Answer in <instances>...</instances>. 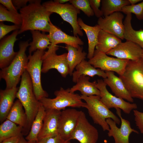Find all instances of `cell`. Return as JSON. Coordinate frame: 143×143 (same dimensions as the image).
<instances>
[{
    "mask_svg": "<svg viewBox=\"0 0 143 143\" xmlns=\"http://www.w3.org/2000/svg\"><path fill=\"white\" fill-rule=\"evenodd\" d=\"M19 30L14 31L10 35L4 37L0 42V68H3L8 66L17 54L14 47L19 34Z\"/></svg>",
    "mask_w": 143,
    "mask_h": 143,
    "instance_id": "cell-18",
    "label": "cell"
},
{
    "mask_svg": "<svg viewBox=\"0 0 143 143\" xmlns=\"http://www.w3.org/2000/svg\"><path fill=\"white\" fill-rule=\"evenodd\" d=\"M106 54L119 59L135 61L142 58L143 49L136 44L126 41L122 42Z\"/></svg>",
    "mask_w": 143,
    "mask_h": 143,
    "instance_id": "cell-16",
    "label": "cell"
},
{
    "mask_svg": "<svg viewBox=\"0 0 143 143\" xmlns=\"http://www.w3.org/2000/svg\"><path fill=\"white\" fill-rule=\"evenodd\" d=\"M136 125L140 132L143 134V112L136 110H133Z\"/></svg>",
    "mask_w": 143,
    "mask_h": 143,
    "instance_id": "cell-38",
    "label": "cell"
},
{
    "mask_svg": "<svg viewBox=\"0 0 143 143\" xmlns=\"http://www.w3.org/2000/svg\"><path fill=\"white\" fill-rule=\"evenodd\" d=\"M78 22L81 29L84 31L87 36L88 44L87 57L90 59L93 56L95 48L98 42L99 34L101 29L97 24L94 26H91L86 24L80 17L78 18Z\"/></svg>",
    "mask_w": 143,
    "mask_h": 143,
    "instance_id": "cell-23",
    "label": "cell"
},
{
    "mask_svg": "<svg viewBox=\"0 0 143 143\" xmlns=\"http://www.w3.org/2000/svg\"><path fill=\"white\" fill-rule=\"evenodd\" d=\"M32 41L29 43V55L37 50L44 51L51 44L48 34L37 30L30 31Z\"/></svg>",
    "mask_w": 143,
    "mask_h": 143,
    "instance_id": "cell-28",
    "label": "cell"
},
{
    "mask_svg": "<svg viewBox=\"0 0 143 143\" xmlns=\"http://www.w3.org/2000/svg\"><path fill=\"white\" fill-rule=\"evenodd\" d=\"M38 143H70V141L65 140L58 134L42 138Z\"/></svg>",
    "mask_w": 143,
    "mask_h": 143,
    "instance_id": "cell-36",
    "label": "cell"
},
{
    "mask_svg": "<svg viewBox=\"0 0 143 143\" xmlns=\"http://www.w3.org/2000/svg\"><path fill=\"white\" fill-rule=\"evenodd\" d=\"M124 15L121 12H115L104 17L99 18L97 24L101 29L123 40L124 30Z\"/></svg>",
    "mask_w": 143,
    "mask_h": 143,
    "instance_id": "cell-15",
    "label": "cell"
},
{
    "mask_svg": "<svg viewBox=\"0 0 143 143\" xmlns=\"http://www.w3.org/2000/svg\"><path fill=\"white\" fill-rule=\"evenodd\" d=\"M99 137L97 129L88 120L84 113L81 111L77 125L70 140H76L80 143H97Z\"/></svg>",
    "mask_w": 143,
    "mask_h": 143,
    "instance_id": "cell-11",
    "label": "cell"
},
{
    "mask_svg": "<svg viewBox=\"0 0 143 143\" xmlns=\"http://www.w3.org/2000/svg\"><path fill=\"white\" fill-rule=\"evenodd\" d=\"M22 134L6 139L0 143H18Z\"/></svg>",
    "mask_w": 143,
    "mask_h": 143,
    "instance_id": "cell-42",
    "label": "cell"
},
{
    "mask_svg": "<svg viewBox=\"0 0 143 143\" xmlns=\"http://www.w3.org/2000/svg\"><path fill=\"white\" fill-rule=\"evenodd\" d=\"M81 111L74 108L65 109L61 111L58 134L64 139L70 141L71 135L77 125Z\"/></svg>",
    "mask_w": 143,
    "mask_h": 143,
    "instance_id": "cell-14",
    "label": "cell"
},
{
    "mask_svg": "<svg viewBox=\"0 0 143 143\" xmlns=\"http://www.w3.org/2000/svg\"><path fill=\"white\" fill-rule=\"evenodd\" d=\"M50 29L48 34L51 44L48 50L52 49L60 43H64L78 48L84 42L78 36H72L66 33L50 21Z\"/></svg>",
    "mask_w": 143,
    "mask_h": 143,
    "instance_id": "cell-17",
    "label": "cell"
},
{
    "mask_svg": "<svg viewBox=\"0 0 143 143\" xmlns=\"http://www.w3.org/2000/svg\"><path fill=\"white\" fill-rule=\"evenodd\" d=\"M23 128L6 119L0 125V143L11 137L20 135Z\"/></svg>",
    "mask_w": 143,
    "mask_h": 143,
    "instance_id": "cell-31",
    "label": "cell"
},
{
    "mask_svg": "<svg viewBox=\"0 0 143 143\" xmlns=\"http://www.w3.org/2000/svg\"><path fill=\"white\" fill-rule=\"evenodd\" d=\"M122 42L121 39L116 36L101 29L96 48L106 53Z\"/></svg>",
    "mask_w": 143,
    "mask_h": 143,
    "instance_id": "cell-25",
    "label": "cell"
},
{
    "mask_svg": "<svg viewBox=\"0 0 143 143\" xmlns=\"http://www.w3.org/2000/svg\"><path fill=\"white\" fill-rule=\"evenodd\" d=\"M75 69L76 70L73 72L72 75L73 81L74 83H76L79 77L82 75L91 77L97 75L104 79L107 77L105 71L96 69L85 60L78 64Z\"/></svg>",
    "mask_w": 143,
    "mask_h": 143,
    "instance_id": "cell-24",
    "label": "cell"
},
{
    "mask_svg": "<svg viewBox=\"0 0 143 143\" xmlns=\"http://www.w3.org/2000/svg\"><path fill=\"white\" fill-rule=\"evenodd\" d=\"M61 111L55 109L46 110L42 128L38 137L42 138L58 134Z\"/></svg>",
    "mask_w": 143,
    "mask_h": 143,
    "instance_id": "cell-19",
    "label": "cell"
},
{
    "mask_svg": "<svg viewBox=\"0 0 143 143\" xmlns=\"http://www.w3.org/2000/svg\"><path fill=\"white\" fill-rule=\"evenodd\" d=\"M0 21H9L21 26L22 19L20 13L9 11L1 4L0 5Z\"/></svg>",
    "mask_w": 143,
    "mask_h": 143,
    "instance_id": "cell-33",
    "label": "cell"
},
{
    "mask_svg": "<svg viewBox=\"0 0 143 143\" xmlns=\"http://www.w3.org/2000/svg\"><path fill=\"white\" fill-rule=\"evenodd\" d=\"M20 26L16 25H7L2 22L0 23V39L1 40L7 34L12 31L20 29Z\"/></svg>",
    "mask_w": 143,
    "mask_h": 143,
    "instance_id": "cell-37",
    "label": "cell"
},
{
    "mask_svg": "<svg viewBox=\"0 0 143 143\" xmlns=\"http://www.w3.org/2000/svg\"><path fill=\"white\" fill-rule=\"evenodd\" d=\"M45 52L44 51L37 50L33 54L29 55L26 68L32 81L34 94L39 101L48 96V93L42 87L41 80L42 57Z\"/></svg>",
    "mask_w": 143,
    "mask_h": 143,
    "instance_id": "cell-7",
    "label": "cell"
},
{
    "mask_svg": "<svg viewBox=\"0 0 143 143\" xmlns=\"http://www.w3.org/2000/svg\"><path fill=\"white\" fill-rule=\"evenodd\" d=\"M55 97L53 99L45 97L39 101L45 110L55 109L59 111L65 109L66 108H84L85 102L82 101L81 95L70 91V88L65 89L61 87L55 91Z\"/></svg>",
    "mask_w": 143,
    "mask_h": 143,
    "instance_id": "cell-6",
    "label": "cell"
},
{
    "mask_svg": "<svg viewBox=\"0 0 143 143\" xmlns=\"http://www.w3.org/2000/svg\"><path fill=\"white\" fill-rule=\"evenodd\" d=\"M21 103L18 99L15 101L8 113L6 119L23 128L26 127L27 119Z\"/></svg>",
    "mask_w": 143,
    "mask_h": 143,
    "instance_id": "cell-29",
    "label": "cell"
},
{
    "mask_svg": "<svg viewBox=\"0 0 143 143\" xmlns=\"http://www.w3.org/2000/svg\"><path fill=\"white\" fill-rule=\"evenodd\" d=\"M58 49L57 46L45 52L42 57V72L46 73L51 69H55L57 70L62 77L66 78L69 74L66 60L67 53L57 55L56 51Z\"/></svg>",
    "mask_w": 143,
    "mask_h": 143,
    "instance_id": "cell-10",
    "label": "cell"
},
{
    "mask_svg": "<svg viewBox=\"0 0 143 143\" xmlns=\"http://www.w3.org/2000/svg\"><path fill=\"white\" fill-rule=\"evenodd\" d=\"M46 110L41 104L33 121L29 133L25 138L28 142L38 141V137L42 127Z\"/></svg>",
    "mask_w": 143,
    "mask_h": 143,
    "instance_id": "cell-30",
    "label": "cell"
},
{
    "mask_svg": "<svg viewBox=\"0 0 143 143\" xmlns=\"http://www.w3.org/2000/svg\"><path fill=\"white\" fill-rule=\"evenodd\" d=\"M116 113L120 118L121 122L120 127L118 128L116 123L110 118L107 119L106 122L109 126L108 133L109 137H113L115 143H129V137L132 132L138 133L137 130L132 128L129 122L123 118L121 115V109L116 108Z\"/></svg>",
    "mask_w": 143,
    "mask_h": 143,
    "instance_id": "cell-13",
    "label": "cell"
},
{
    "mask_svg": "<svg viewBox=\"0 0 143 143\" xmlns=\"http://www.w3.org/2000/svg\"><path fill=\"white\" fill-rule=\"evenodd\" d=\"M101 10L105 16L114 12H121L125 6L130 5L128 0H101Z\"/></svg>",
    "mask_w": 143,
    "mask_h": 143,
    "instance_id": "cell-32",
    "label": "cell"
},
{
    "mask_svg": "<svg viewBox=\"0 0 143 143\" xmlns=\"http://www.w3.org/2000/svg\"><path fill=\"white\" fill-rule=\"evenodd\" d=\"M90 77L84 75L81 76L77 80L76 84L70 88V91L74 93L79 91L81 95L89 96L93 95L100 96V92L97 87V82L90 81Z\"/></svg>",
    "mask_w": 143,
    "mask_h": 143,
    "instance_id": "cell-22",
    "label": "cell"
},
{
    "mask_svg": "<svg viewBox=\"0 0 143 143\" xmlns=\"http://www.w3.org/2000/svg\"><path fill=\"white\" fill-rule=\"evenodd\" d=\"M14 6L17 10L25 7L27 5V3H30L31 0H12Z\"/></svg>",
    "mask_w": 143,
    "mask_h": 143,
    "instance_id": "cell-41",
    "label": "cell"
},
{
    "mask_svg": "<svg viewBox=\"0 0 143 143\" xmlns=\"http://www.w3.org/2000/svg\"><path fill=\"white\" fill-rule=\"evenodd\" d=\"M69 2L75 8L82 11L88 17L94 15L89 0H70Z\"/></svg>",
    "mask_w": 143,
    "mask_h": 143,
    "instance_id": "cell-35",
    "label": "cell"
},
{
    "mask_svg": "<svg viewBox=\"0 0 143 143\" xmlns=\"http://www.w3.org/2000/svg\"><path fill=\"white\" fill-rule=\"evenodd\" d=\"M53 1L60 4H64L67 3L68 2H69L70 0H55Z\"/></svg>",
    "mask_w": 143,
    "mask_h": 143,
    "instance_id": "cell-43",
    "label": "cell"
},
{
    "mask_svg": "<svg viewBox=\"0 0 143 143\" xmlns=\"http://www.w3.org/2000/svg\"><path fill=\"white\" fill-rule=\"evenodd\" d=\"M132 14H127L123 22L124 30V38L138 45L143 49V30H135L131 23Z\"/></svg>",
    "mask_w": 143,
    "mask_h": 143,
    "instance_id": "cell-26",
    "label": "cell"
},
{
    "mask_svg": "<svg viewBox=\"0 0 143 143\" xmlns=\"http://www.w3.org/2000/svg\"><path fill=\"white\" fill-rule=\"evenodd\" d=\"M21 80L16 97L20 101L24 109L27 119L26 127L29 128L41 104L35 96L31 79L26 70L22 75Z\"/></svg>",
    "mask_w": 143,
    "mask_h": 143,
    "instance_id": "cell-3",
    "label": "cell"
},
{
    "mask_svg": "<svg viewBox=\"0 0 143 143\" xmlns=\"http://www.w3.org/2000/svg\"><path fill=\"white\" fill-rule=\"evenodd\" d=\"M96 85L100 92L101 101L109 109L119 108L124 113L129 114L132 110L137 109L136 104L126 102L110 93L107 89L106 84L102 79L97 80Z\"/></svg>",
    "mask_w": 143,
    "mask_h": 143,
    "instance_id": "cell-12",
    "label": "cell"
},
{
    "mask_svg": "<svg viewBox=\"0 0 143 143\" xmlns=\"http://www.w3.org/2000/svg\"><path fill=\"white\" fill-rule=\"evenodd\" d=\"M40 0H32L20 10L22 23L19 30L20 34L28 30L49 32L50 17L53 13L48 11L41 4Z\"/></svg>",
    "mask_w": 143,
    "mask_h": 143,
    "instance_id": "cell-1",
    "label": "cell"
},
{
    "mask_svg": "<svg viewBox=\"0 0 143 143\" xmlns=\"http://www.w3.org/2000/svg\"><path fill=\"white\" fill-rule=\"evenodd\" d=\"M18 143H28L27 141L25 139L23 136V135L21 136L20 139Z\"/></svg>",
    "mask_w": 143,
    "mask_h": 143,
    "instance_id": "cell-45",
    "label": "cell"
},
{
    "mask_svg": "<svg viewBox=\"0 0 143 143\" xmlns=\"http://www.w3.org/2000/svg\"><path fill=\"white\" fill-rule=\"evenodd\" d=\"M129 60L108 56L106 53L96 50L88 62L96 68L106 71L115 72L120 75L123 73Z\"/></svg>",
    "mask_w": 143,
    "mask_h": 143,
    "instance_id": "cell-9",
    "label": "cell"
},
{
    "mask_svg": "<svg viewBox=\"0 0 143 143\" xmlns=\"http://www.w3.org/2000/svg\"><path fill=\"white\" fill-rule=\"evenodd\" d=\"M82 99L85 101L84 108L88 110L90 116L94 123L100 126L104 131H108L109 126L106 120L110 118L119 125L120 120L101 101L100 96H87L81 95Z\"/></svg>",
    "mask_w": 143,
    "mask_h": 143,
    "instance_id": "cell-5",
    "label": "cell"
},
{
    "mask_svg": "<svg viewBox=\"0 0 143 143\" xmlns=\"http://www.w3.org/2000/svg\"><path fill=\"white\" fill-rule=\"evenodd\" d=\"M29 41L28 40L19 43V50L14 59L8 66L0 71V79L5 81L6 88L16 87L26 70L28 58L25 52L29 46Z\"/></svg>",
    "mask_w": 143,
    "mask_h": 143,
    "instance_id": "cell-2",
    "label": "cell"
},
{
    "mask_svg": "<svg viewBox=\"0 0 143 143\" xmlns=\"http://www.w3.org/2000/svg\"><path fill=\"white\" fill-rule=\"evenodd\" d=\"M42 4L48 11L59 14L64 20L69 23L73 28L74 36L83 35L78 22L77 15L80 13V10L71 4H60L53 1L45 2Z\"/></svg>",
    "mask_w": 143,
    "mask_h": 143,
    "instance_id": "cell-8",
    "label": "cell"
},
{
    "mask_svg": "<svg viewBox=\"0 0 143 143\" xmlns=\"http://www.w3.org/2000/svg\"><path fill=\"white\" fill-rule=\"evenodd\" d=\"M28 143H38V141H33L30 142H28Z\"/></svg>",
    "mask_w": 143,
    "mask_h": 143,
    "instance_id": "cell-46",
    "label": "cell"
},
{
    "mask_svg": "<svg viewBox=\"0 0 143 143\" xmlns=\"http://www.w3.org/2000/svg\"><path fill=\"white\" fill-rule=\"evenodd\" d=\"M19 88L13 87L0 91V121L2 123L7 116L14 103Z\"/></svg>",
    "mask_w": 143,
    "mask_h": 143,
    "instance_id": "cell-21",
    "label": "cell"
},
{
    "mask_svg": "<svg viewBox=\"0 0 143 143\" xmlns=\"http://www.w3.org/2000/svg\"><path fill=\"white\" fill-rule=\"evenodd\" d=\"M107 77L103 81L110 88L115 96L133 102V98L126 88L121 78L113 72L106 71Z\"/></svg>",
    "mask_w": 143,
    "mask_h": 143,
    "instance_id": "cell-20",
    "label": "cell"
},
{
    "mask_svg": "<svg viewBox=\"0 0 143 143\" xmlns=\"http://www.w3.org/2000/svg\"><path fill=\"white\" fill-rule=\"evenodd\" d=\"M133 98L143 100V60H129L122 75H119Z\"/></svg>",
    "mask_w": 143,
    "mask_h": 143,
    "instance_id": "cell-4",
    "label": "cell"
},
{
    "mask_svg": "<svg viewBox=\"0 0 143 143\" xmlns=\"http://www.w3.org/2000/svg\"><path fill=\"white\" fill-rule=\"evenodd\" d=\"M90 6L92 10L94 15L99 18L103 15L101 9L99 8L101 4V0H89Z\"/></svg>",
    "mask_w": 143,
    "mask_h": 143,
    "instance_id": "cell-39",
    "label": "cell"
},
{
    "mask_svg": "<svg viewBox=\"0 0 143 143\" xmlns=\"http://www.w3.org/2000/svg\"><path fill=\"white\" fill-rule=\"evenodd\" d=\"M141 59L142 60H143V55H142V57Z\"/></svg>",
    "mask_w": 143,
    "mask_h": 143,
    "instance_id": "cell-47",
    "label": "cell"
},
{
    "mask_svg": "<svg viewBox=\"0 0 143 143\" xmlns=\"http://www.w3.org/2000/svg\"><path fill=\"white\" fill-rule=\"evenodd\" d=\"M131 5H134L138 2L142 1L141 0H128Z\"/></svg>",
    "mask_w": 143,
    "mask_h": 143,
    "instance_id": "cell-44",
    "label": "cell"
},
{
    "mask_svg": "<svg viewBox=\"0 0 143 143\" xmlns=\"http://www.w3.org/2000/svg\"><path fill=\"white\" fill-rule=\"evenodd\" d=\"M121 12L126 14L133 13L139 20H143V1L134 5H126L122 8Z\"/></svg>",
    "mask_w": 143,
    "mask_h": 143,
    "instance_id": "cell-34",
    "label": "cell"
},
{
    "mask_svg": "<svg viewBox=\"0 0 143 143\" xmlns=\"http://www.w3.org/2000/svg\"><path fill=\"white\" fill-rule=\"evenodd\" d=\"M68 51L66 60L69 67V74L72 75L74 68L82 61L85 60L87 53L83 51V47L76 48L70 45L66 44Z\"/></svg>",
    "mask_w": 143,
    "mask_h": 143,
    "instance_id": "cell-27",
    "label": "cell"
},
{
    "mask_svg": "<svg viewBox=\"0 0 143 143\" xmlns=\"http://www.w3.org/2000/svg\"><path fill=\"white\" fill-rule=\"evenodd\" d=\"M0 3L9 11L15 12H18L11 0H0Z\"/></svg>",
    "mask_w": 143,
    "mask_h": 143,
    "instance_id": "cell-40",
    "label": "cell"
}]
</instances>
